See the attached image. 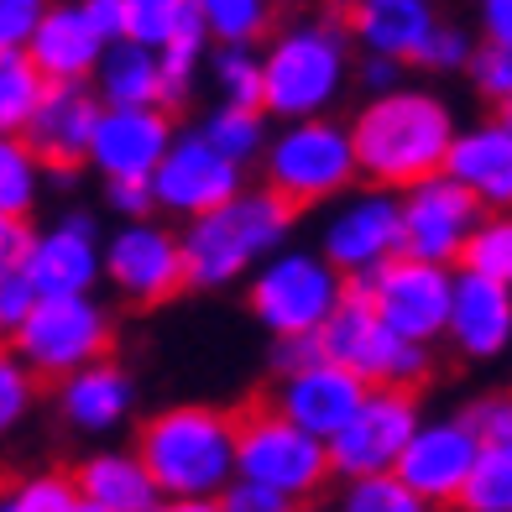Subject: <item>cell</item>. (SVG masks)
Wrapping results in <instances>:
<instances>
[{"instance_id":"1","label":"cell","mask_w":512,"mask_h":512,"mask_svg":"<svg viewBox=\"0 0 512 512\" xmlns=\"http://www.w3.org/2000/svg\"><path fill=\"white\" fill-rule=\"evenodd\" d=\"M356 152V173L371 189L403 194L413 183L445 173V157L455 142V110L445 95L424 84H398L387 95H366V105L345 121Z\"/></svg>"},{"instance_id":"2","label":"cell","mask_w":512,"mask_h":512,"mask_svg":"<svg viewBox=\"0 0 512 512\" xmlns=\"http://www.w3.org/2000/svg\"><path fill=\"white\" fill-rule=\"evenodd\" d=\"M298 225V209H288L272 189L246 183L236 199H225L220 209L178 225V246H183V288L215 293V288H236L267 262L272 251H283Z\"/></svg>"},{"instance_id":"3","label":"cell","mask_w":512,"mask_h":512,"mask_svg":"<svg viewBox=\"0 0 512 512\" xmlns=\"http://www.w3.org/2000/svg\"><path fill=\"white\" fill-rule=\"evenodd\" d=\"M262 53V115L267 121H319L351 89V32L335 16H298L267 37Z\"/></svg>"},{"instance_id":"4","label":"cell","mask_w":512,"mask_h":512,"mask_svg":"<svg viewBox=\"0 0 512 512\" xmlns=\"http://www.w3.org/2000/svg\"><path fill=\"white\" fill-rule=\"evenodd\" d=\"M131 450L157 497H220L236 481V418L209 403H168L136 429Z\"/></svg>"},{"instance_id":"5","label":"cell","mask_w":512,"mask_h":512,"mask_svg":"<svg viewBox=\"0 0 512 512\" xmlns=\"http://www.w3.org/2000/svg\"><path fill=\"white\" fill-rule=\"evenodd\" d=\"M356 183H361V173H356V152H351V131L335 115L288 121L262 147V189H272L288 209L335 204Z\"/></svg>"},{"instance_id":"6","label":"cell","mask_w":512,"mask_h":512,"mask_svg":"<svg viewBox=\"0 0 512 512\" xmlns=\"http://www.w3.org/2000/svg\"><path fill=\"white\" fill-rule=\"evenodd\" d=\"M345 298V277L309 246H283L246 277V309L272 340L319 335Z\"/></svg>"},{"instance_id":"7","label":"cell","mask_w":512,"mask_h":512,"mask_svg":"<svg viewBox=\"0 0 512 512\" xmlns=\"http://www.w3.org/2000/svg\"><path fill=\"white\" fill-rule=\"evenodd\" d=\"M319 356L345 366L361 387H398V392H418L434 377V351L429 345L398 340L387 324L371 314L366 298L345 293L335 314L319 324Z\"/></svg>"},{"instance_id":"8","label":"cell","mask_w":512,"mask_h":512,"mask_svg":"<svg viewBox=\"0 0 512 512\" xmlns=\"http://www.w3.org/2000/svg\"><path fill=\"white\" fill-rule=\"evenodd\" d=\"M115 340V319L95 293L74 298H37L32 314L21 319V330L11 335V356L42 382H63L84 371L89 361H105Z\"/></svg>"},{"instance_id":"9","label":"cell","mask_w":512,"mask_h":512,"mask_svg":"<svg viewBox=\"0 0 512 512\" xmlns=\"http://www.w3.org/2000/svg\"><path fill=\"white\" fill-rule=\"evenodd\" d=\"M236 481L267 486L293 507H309V497L330 481V450L324 439L293 429L277 408H251L236 418Z\"/></svg>"},{"instance_id":"10","label":"cell","mask_w":512,"mask_h":512,"mask_svg":"<svg viewBox=\"0 0 512 512\" xmlns=\"http://www.w3.org/2000/svg\"><path fill=\"white\" fill-rule=\"evenodd\" d=\"M345 293L366 298L371 314H377L398 340L434 345V340H445L455 267H429V262H413V256H392L387 267L366 272V277H351Z\"/></svg>"},{"instance_id":"11","label":"cell","mask_w":512,"mask_h":512,"mask_svg":"<svg viewBox=\"0 0 512 512\" xmlns=\"http://www.w3.org/2000/svg\"><path fill=\"white\" fill-rule=\"evenodd\" d=\"M100 283L115 288L136 309H157L173 293H183V246L178 230L152 220H121L100 241Z\"/></svg>"},{"instance_id":"12","label":"cell","mask_w":512,"mask_h":512,"mask_svg":"<svg viewBox=\"0 0 512 512\" xmlns=\"http://www.w3.org/2000/svg\"><path fill=\"white\" fill-rule=\"evenodd\" d=\"M147 189H152L157 215H173L189 225V220L209 215V209H220L225 199H236L246 189V168L225 162L194 126V131H173V142L162 152L157 173L147 178Z\"/></svg>"},{"instance_id":"13","label":"cell","mask_w":512,"mask_h":512,"mask_svg":"<svg viewBox=\"0 0 512 512\" xmlns=\"http://www.w3.org/2000/svg\"><path fill=\"white\" fill-rule=\"evenodd\" d=\"M319 256L330 262L345 283L387 267L392 256H403L398 236V194L387 189H351L330 204V215L319 225Z\"/></svg>"},{"instance_id":"14","label":"cell","mask_w":512,"mask_h":512,"mask_svg":"<svg viewBox=\"0 0 512 512\" xmlns=\"http://www.w3.org/2000/svg\"><path fill=\"white\" fill-rule=\"evenodd\" d=\"M424 424V408H418V392H398V387H371L356 418L345 424L330 445V476H392L408 434Z\"/></svg>"},{"instance_id":"15","label":"cell","mask_w":512,"mask_h":512,"mask_svg":"<svg viewBox=\"0 0 512 512\" xmlns=\"http://www.w3.org/2000/svg\"><path fill=\"white\" fill-rule=\"evenodd\" d=\"M476 225H481V204L450 173H434L398 194V236H403V256H413V262L455 267Z\"/></svg>"},{"instance_id":"16","label":"cell","mask_w":512,"mask_h":512,"mask_svg":"<svg viewBox=\"0 0 512 512\" xmlns=\"http://www.w3.org/2000/svg\"><path fill=\"white\" fill-rule=\"evenodd\" d=\"M476 455H481V439H476L471 424H465V413L424 418V424L408 434V445H403L398 465H392V476H398L418 502L445 507V502L460 497V486H465V476H471Z\"/></svg>"},{"instance_id":"17","label":"cell","mask_w":512,"mask_h":512,"mask_svg":"<svg viewBox=\"0 0 512 512\" xmlns=\"http://www.w3.org/2000/svg\"><path fill=\"white\" fill-rule=\"evenodd\" d=\"M21 267H27L37 298H74L100 288V225L89 215H58L53 225L27 230L21 241Z\"/></svg>"},{"instance_id":"18","label":"cell","mask_w":512,"mask_h":512,"mask_svg":"<svg viewBox=\"0 0 512 512\" xmlns=\"http://www.w3.org/2000/svg\"><path fill=\"white\" fill-rule=\"evenodd\" d=\"M366 392H371V387H361L345 366H335V361L319 356V361H309V366L288 371V377H277V392H272L267 408H277L293 429H304V434H314V439H324V445H330V439L356 418V408H361Z\"/></svg>"},{"instance_id":"19","label":"cell","mask_w":512,"mask_h":512,"mask_svg":"<svg viewBox=\"0 0 512 512\" xmlns=\"http://www.w3.org/2000/svg\"><path fill=\"white\" fill-rule=\"evenodd\" d=\"M173 142V121L162 105H142V110H105L100 105V121L95 136H89V168H95L105 183L115 178H136L147 183L157 173L162 152Z\"/></svg>"},{"instance_id":"20","label":"cell","mask_w":512,"mask_h":512,"mask_svg":"<svg viewBox=\"0 0 512 512\" xmlns=\"http://www.w3.org/2000/svg\"><path fill=\"white\" fill-rule=\"evenodd\" d=\"M95 121H100V100H95L89 84H48L37 110H32V121H27V131H21V142L32 147V157L48 173H74L89 157Z\"/></svg>"},{"instance_id":"21","label":"cell","mask_w":512,"mask_h":512,"mask_svg":"<svg viewBox=\"0 0 512 512\" xmlns=\"http://www.w3.org/2000/svg\"><path fill=\"white\" fill-rule=\"evenodd\" d=\"M445 173L481 204V215H512V126L492 115L455 131Z\"/></svg>"},{"instance_id":"22","label":"cell","mask_w":512,"mask_h":512,"mask_svg":"<svg viewBox=\"0 0 512 512\" xmlns=\"http://www.w3.org/2000/svg\"><path fill=\"white\" fill-rule=\"evenodd\" d=\"M131 413H136V377L115 356L89 361L84 371L58 382V418L74 434H89V439L115 434L131 424Z\"/></svg>"},{"instance_id":"23","label":"cell","mask_w":512,"mask_h":512,"mask_svg":"<svg viewBox=\"0 0 512 512\" xmlns=\"http://www.w3.org/2000/svg\"><path fill=\"white\" fill-rule=\"evenodd\" d=\"M445 340L465 361H497L512 345V288L486 283V277H471V272H455Z\"/></svg>"},{"instance_id":"24","label":"cell","mask_w":512,"mask_h":512,"mask_svg":"<svg viewBox=\"0 0 512 512\" xmlns=\"http://www.w3.org/2000/svg\"><path fill=\"white\" fill-rule=\"evenodd\" d=\"M434 27H439L434 0H356L345 11L351 48H361L366 58H387V63H418Z\"/></svg>"},{"instance_id":"25","label":"cell","mask_w":512,"mask_h":512,"mask_svg":"<svg viewBox=\"0 0 512 512\" xmlns=\"http://www.w3.org/2000/svg\"><path fill=\"white\" fill-rule=\"evenodd\" d=\"M21 53L32 58L42 84H89V74H95V63L105 53V42L84 21L79 0H53Z\"/></svg>"},{"instance_id":"26","label":"cell","mask_w":512,"mask_h":512,"mask_svg":"<svg viewBox=\"0 0 512 512\" xmlns=\"http://www.w3.org/2000/svg\"><path fill=\"white\" fill-rule=\"evenodd\" d=\"M68 476H74V492L84 502H95L105 512H152L157 507V486L142 471L136 450H95Z\"/></svg>"},{"instance_id":"27","label":"cell","mask_w":512,"mask_h":512,"mask_svg":"<svg viewBox=\"0 0 512 512\" xmlns=\"http://www.w3.org/2000/svg\"><path fill=\"white\" fill-rule=\"evenodd\" d=\"M89 89L105 110H142V105H162V79H157V53L136 48V42H110L100 53Z\"/></svg>"},{"instance_id":"28","label":"cell","mask_w":512,"mask_h":512,"mask_svg":"<svg viewBox=\"0 0 512 512\" xmlns=\"http://www.w3.org/2000/svg\"><path fill=\"white\" fill-rule=\"evenodd\" d=\"M199 27L209 32V48H256L272 37L277 0H189Z\"/></svg>"},{"instance_id":"29","label":"cell","mask_w":512,"mask_h":512,"mask_svg":"<svg viewBox=\"0 0 512 512\" xmlns=\"http://www.w3.org/2000/svg\"><path fill=\"white\" fill-rule=\"evenodd\" d=\"M204 58H209V32L199 27V16L189 6V16L178 21V32L157 48V79H162V110H173L189 100L194 79L204 74Z\"/></svg>"},{"instance_id":"30","label":"cell","mask_w":512,"mask_h":512,"mask_svg":"<svg viewBox=\"0 0 512 512\" xmlns=\"http://www.w3.org/2000/svg\"><path fill=\"white\" fill-rule=\"evenodd\" d=\"M42 189H48V168L32 157V147L21 136H0V215L27 225L42 204Z\"/></svg>"},{"instance_id":"31","label":"cell","mask_w":512,"mask_h":512,"mask_svg":"<svg viewBox=\"0 0 512 512\" xmlns=\"http://www.w3.org/2000/svg\"><path fill=\"white\" fill-rule=\"evenodd\" d=\"M199 136L209 147H215L225 162H236V168H246V162H262V147H267V115L262 110H236V105H215L199 121Z\"/></svg>"},{"instance_id":"32","label":"cell","mask_w":512,"mask_h":512,"mask_svg":"<svg viewBox=\"0 0 512 512\" xmlns=\"http://www.w3.org/2000/svg\"><path fill=\"white\" fill-rule=\"evenodd\" d=\"M204 68L215 84V105L262 110V53L256 48H209Z\"/></svg>"},{"instance_id":"33","label":"cell","mask_w":512,"mask_h":512,"mask_svg":"<svg viewBox=\"0 0 512 512\" xmlns=\"http://www.w3.org/2000/svg\"><path fill=\"white\" fill-rule=\"evenodd\" d=\"M455 507H465V512H512V445H481Z\"/></svg>"},{"instance_id":"34","label":"cell","mask_w":512,"mask_h":512,"mask_svg":"<svg viewBox=\"0 0 512 512\" xmlns=\"http://www.w3.org/2000/svg\"><path fill=\"white\" fill-rule=\"evenodd\" d=\"M455 272H471V277H486V283L512 288V215H481Z\"/></svg>"},{"instance_id":"35","label":"cell","mask_w":512,"mask_h":512,"mask_svg":"<svg viewBox=\"0 0 512 512\" xmlns=\"http://www.w3.org/2000/svg\"><path fill=\"white\" fill-rule=\"evenodd\" d=\"M42 74L27 53H0V136H21L42 100Z\"/></svg>"},{"instance_id":"36","label":"cell","mask_w":512,"mask_h":512,"mask_svg":"<svg viewBox=\"0 0 512 512\" xmlns=\"http://www.w3.org/2000/svg\"><path fill=\"white\" fill-rule=\"evenodd\" d=\"M183 16H189V0H121V37L157 53Z\"/></svg>"},{"instance_id":"37","label":"cell","mask_w":512,"mask_h":512,"mask_svg":"<svg viewBox=\"0 0 512 512\" xmlns=\"http://www.w3.org/2000/svg\"><path fill=\"white\" fill-rule=\"evenodd\" d=\"M79 492L68 471H37L0 492V512H74Z\"/></svg>"},{"instance_id":"38","label":"cell","mask_w":512,"mask_h":512,"mask_svg":"<svg viewBox=\"0 0 512 512\" xmlns=\"http://www.w3.org/2000/svg\"><path fill=\"white\" fill-rule=\"evenodd\" d=\"M335 512H434V507L418 502L398 476H356L340 486Z\"/></svg>"},{"instance_id":"39","label":"cell","mask_w":512,"mask_h":512,"mask_svg":"<svg viewBox=\"0 0 512 512\" xmlns=\"http://www.w3.org/2000/svg\"><path fill=\"white\" fill-rule=\"evenodd\" d=\"M465 74H471V89L481 100H492L497 110L512 100V48L507 42H476L471 63H465Z\"/></svg>"},{"instance_id":"40","label":"cell","mask_w":512,"mask_h":512,"mask_svg":"<svg viewBox=\"0 0 512 512\" xmlns=\"http://www.w3.org/2000/svg\"><path fill=\"white\" fill-rule=\"evenodd\" d=\"M32 403H37V377L0 345V439L27 424Z\"/></svg>"},{"instance_id":"41","label":"cell","mask_w":512,"mask_h":512,"mask_svg":"<svg viewBox=\"0 0 512 512\" xmlns=\"http://www.w3.org/2000/svg\"><path fill=\"white\" fill-rule=\"evenodd\" d=\"M32 304H37V288H32L27 267L16 256H6L0 262V340H11L21 330V319L32 314Z\"/></svg>"},{"instance_id":"42","label":"cell","mask_w":512,"mask_h":512,"mask_svg":"<svg viewBox=\"0 0 512 512\" xmlns=\"http://www.w3.org/2000/svg\"><path fill=\"white\" fill-rule=\"evenodd\" d=\"M471 53H476V37H465V27L439 21L434 37L424 42V53H418V63H424L429 74H460V68L471 63Z\"/></svg>"},{"instance_id":"43","label":"cell","mask_w":512,"mask_h":512,"mask_svg":"<svg viewBox=\"0 0 512 512\" xmlns=\"http://www.w3.org/2000/svg\"><path fill=\"white\" fill-rule=\"evenodd\" d=\"M465 424L476 429L481 445H512V392H486L465 408Z\"/></svg>"},{"instance_id":"44","label":"cell","mask_w":512,"mask_h":512,"mask_svg":"<svg viewBox=\"0 0 512 512\" xmlns=\"http://www.w3.org/2000/svg\"><path fill=\"white\" fill-rule=\"evenodd\" d=\"M53 0H0V53H21Z\"/></svg>"},{"instance_id":"45","label":"cell","mask_w":512,"mask_h":512,"mask_svg":"<svg viewBox=\"0 0 512 512\" xmlns=\"http://www.w3.org/2000/svg\"><path fill=\"white\" fill-rule=\"evenodd\" d=\"M105 209L115 220H152L157 215V209H152V189H147V183H136V178L105 183Z\"/></svg>"},{"instance_id":"46","label":"cell","mask_w":512,"mask_h":512,"mask_svg":"<svg viewBox=\"0 0 512 512\" xmlns=\"http://www.w3.org/2000/svg\"><path fill=\"white\" fill-rule=\"evenodd\" d=\"M215 507L220 512H293L288 497L267 492V486H251V481H230L225 492L215 497Z\"/></svg>"},{"instance_id":"47","label":"cell","mask_w":512,"mask_h":512,"mask_svg":"<svg viewBox=\"0 0 512 512\" xmlns=\"http://www.w3.org/2000/svg\"><path fill=\"white\" fill-rule=\"evenodd\" d=\"M351 79L366 89V95H387V89L403 84V63H387V58H361L351 68Z\"/></svg>"},{"instance_id":"48","label":"cell","mask_w":512,"mask_h":512,"mask_svg":"<svg viewBox=\"0 0 512 512\" xmlns=\"http://www.w3.org/2000/svg\"><path fill=\"white\" fill-rule=\"evenodd\" d=\"M319 361V340L314 335H293V340H272V371L277 377H288V371Z\"/></svg>"},{"instance_id":"49","label":"cell","mask_w":512,"mask_h":512,"mask_svg":"<svg viewBox=\"0 0 512 512\" xmlns=\"http://www.w3.org/2000/svg\"><path fill=\"white\" fill-rule=\"evenodd\" d=\"M481 42H507L512 48V0H476Z\"/></svg>"},{"instance_id":"50","label":"cell","mask_w":512,"mask_h":512,"mask_svg":"<svg viewBox=\"0 0 512 512\" xmlns=\"http://www.w3.org/2000/svg\"><path fill=\"white\" fill-rule=\"evenodd\" d=\"M79 11H84V21L95 27V37L105 42H121V0H79Z\"/></svg>"},{"instance_id":"51","label":"cell","mask_w":512,"mask_h":512,"mask_svg":"<svg viewBox=\"0 0 512 512\" xmlns=\"http://www.w3.org/2000/svg\"><path fill=\"white\" fill-rule=\"evenodd\" d=\"M152 512H220L215 497H157Z\"/></svg>"},{"instance_id":"52","label":"cell","mask_w":512,"mask_h":512,"mask_svg":"<svg viewBox=\"0 0 512 512\" xmlns=\"http://www.w3.org/2000/svg\"><path fill=\"white\" fill-rule=\"evenodd\" d=\"M21 241H27V225L0 215V262H6V256H21Z\"/></svg>"},{"instance_id":"53","label":"cell","mask_w":512,"mask_h":512,"mask_svg":"<svg viewBox=\"0 0 512 512\" xmlns=\"http://www.w3.org/2000/svg\"><path fill=\"white\" fill-rule=\"evenodd\" d=\"M319 6H324V11H351L356 0H319Z\"/></svg>"},{"instance_id":"54","label":"cell","mask_w":512,"mask_h":512,"mask_svg":"<svg viewBox=\"0 0 512 512\" xmlns=\"http://www.w3.org/2000/svg\"><path fill=\"white\" fill-rule=\"evenodd\" d=\"M74 512H105V507H95V502H84V497H79V502H74Z\"/></svg>"},{"instance_id":"55","label":"cell","mask_w":512,"mask_h":512,"mask_svg":"<svg viewBox=\"0 0 512 512\" xmlns=\"http://www.w3.org/2000/svg\"><path fill=\"white\" fill-rule=\"evenodd\" d=\"M497 121H507V126H512V100H507V105L497 110Z\"/></svg>"},{"instance_id":"56","label":"cell","mask_w":512,"mask_h":512,"mask_svg":"<svg viewBox=\"0 0 512 512\" xmlns=\"http://www.w3.org/2000/svg\"><path fill=\"white\" fill-rule=\"evenodd\" d=\"M293 512H335V507H293Z\"/></svg>"},{"instance_id":"57","label":"cell","mask_w":512,"mask_h":512,"mask_svg":"<svg viewBox=\"0 0 512 512\" xmlns=\"http://www.w3.org/2000/svg\"><path fill=\"white\" fill-rule=\"evenodd\" d=\"M0 345H6V340H0Z\"/></svg>"}]
</instances>
